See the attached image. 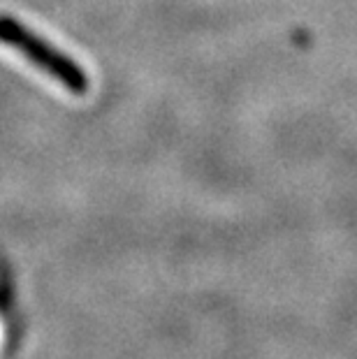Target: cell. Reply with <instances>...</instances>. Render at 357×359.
<instances>
[{"mask_svg":"<svg viewBox=\"0 0 357 359\" xmlns=\"http://www.w3.org/2000/svg\"><path fill=\"white\" fill-rule=\"evenodd\" d=\"M0 42L10 44L19 53L30 60L33 65L40 67L42 72H47L49 77H54L74 95H83L88 90V77L81 67L74 63L70 56H65L63 51H58L54 44L42 40L40 35H35L28 26L7 14H0Z\"/></svg>","mask_w":357,"mask_h":359,"instance_id":"obj_1","label":"cell"}]
</instances>
